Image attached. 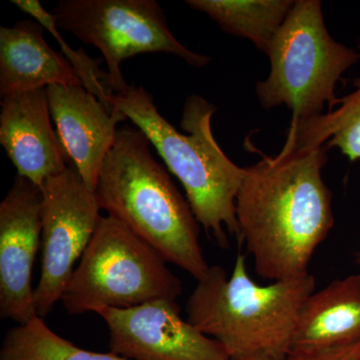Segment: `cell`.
Here are the masks:
<instances>
[{
	"instance_id": "obj_10",
	"label": "cell",
	"mask_w": 360,
	"mask_h": 360,
	"mask_svg": "<svg viewBox=\"0 0 360 360\" xmlns=\"http://www.w3.org/2000/svg\"><path fill=\"white\" fill-rule=\"evenodd\" d=\"M41 188L16 175L0 203V317L18 326L37 315L32 269L41 236Z\"/></svg>"
},
{
	"instance_id": "obj_18",
	"label": "cell",
	"mask_w": 360,
	"mask_h": 360,
	"mask_svg": "<svg viewBox=\"0 0 360 360\" xmlns=\"http://www.w3.org/2000/svg\"><path fill=\"white\" fill-rule=\"evenodd\" d=\"M13 4L18 6L23 13L32 16V20H37L44 26L45 30L51 33L60 45L63 56L70 61L73 70L77 72L82 86L90 94L96 96L106 108L110 110H115L111 103L113 94L104 84L105 71L99 68V65L103 63V60L89 58L82 49L78 51L71 49L61 37L53 14L45 11L39 0H13Z\"/></svg>"
},
{
	"instance_id": "obj_2",
	"label": "cell",
	"mask_w": 360,
	"mask_h": 360,
	"mask_svg": "<svg viewBox=\"0 0 360 360\" xmlns=\"http://www.w3.org/2000/svg\"><path fill=\"white\" fill-rule=\"evenodd\" d=\"M111 103L148 136L181 182L198 224L220 248L229 246V234L238 239L236 200L245 169L225 155L213 136L217 108L203 97L189 96L180 122L182 134L160 115L144 87L129 84L113 94Z\"/></svg>"
},
{
	"instance_id": "obj_13",
	"label": "cell",
	"mask_w": 360,
	"mask_h": 360,
	"mask_svg": "<svg viewBox=\"0 0 360 360\" xmlns=\"http://www.w3.org/2000/svg\"><path fill=\"white\" fill-rule=\"evenodd\" d=\"M44 27L34 20L0 27V96L46 89L53 84L82 85L63 52L44 39Z\"/></svg>"
},
{
	"instance_id": "obj_9",
	"label": "cell",
	"mask_w": 360,
	"mask_h": 360,
	"mask_svg": "<svg viewBox=\"0 0 360 360\" xmlns=\"http://www.w3.org/2000/svg\"><path fill=\"white\" fill-rule=\"evenodd\" d=\"M110 331V352L127 360H231L219 341L180 315L175 300H160L99 311Z\"/></svg>"
},
{
	"instance_id": "obj_19",
	"label": "cell",
	"mask_w": 360,
	"mask_h": 360,
	"mask_svg": "<svg viewBox=\"0 0 360 360\" xmlns=\"http://www.w3.org/2000/svg\"><path fill=\"white\" fill-rule=\"evenodd\" d=\"M284 360H360V342L321 349H292Z\"/></svg>"
},
{
	"instance_id": "obj_11",
	"label": "cell",
	"mask_w": 360,
	"mask_h": 360,
	"mask_svg": "<svg viewBox=\"0 0 360 360\" xmlns=\"http://www.w3.org/2000/svg\"><path fill=\"white\" fill-rule=\"evenodd\" d=\"M51 117L46 89L1 97L0 144L18 175L39 187L70 167V156L52 129Z\"/></svg>"
},
{
	"instance_id": "obj_20",
	"label": "cell",
	"mask_w": 360,
	"mask_h": 360,
	"mask_svg": "<svg viewBox=\"0 0 360 360\" xmlns=\"http://www.w3.org/2000/svg\"><path fill=\"white\" fill-rule=\"evenodd\" d=\"M231 360H284V359H278V357H276V356H274V355H269V354H253V355H248V356L241 357V359H231Z\"/></svg>"
},
{
	"instance_id": "obj_4",
	"label": "cell",
	"mask_w": 360,
	"mask_h": 360,
	"mask_svg": "<svg viewBox=\"0 0 360 360\" xmlns=\"http://www.w3.org/2000/svg\"><path fill=\"white\" fill-rule=\"evenodd\" d=\"M311 274L260 285L239 251L231 276L210 266L186 302V321L219 341L229 359L269 354L285 359L302 303L314 292Z\"/></svg>"
},
{
	"instance_id": "obj_3",
	"label": "cell",
	"mask_w": 360,
	"mask_h": 360,
	"mask_svg": "<svg viewBox=\"0 0 360 360\" xmlns=\"http://www.w3.org/2000/svg\"><path fill=\"white\" fill-rule=\"evenodd\" d=\"M139 129H118L99 174L96 193L101 210L196 281L207 274L200 224L167 168Z\"/></svg>"
},
{
	"instance_id": "obj_7",
	"label": "cell",
	"mask_w": 360,
	"mask_h": 360,
	"mask_svg": "<svg viewBox=\"0 0 360 360\" xmlns=\"http://www.w3.org/2000/svg\"><path fill=\"white\" fill-rule=\"evenodd\" d=\"M51 13L58 30L101 51L108 65L104 82L112 94L129 85L122 63L139 54H174L198 68L210 61L175 39L155 0H61Z\"/></svg>"
},
{
	"instance_id": "obj_15",
	"label": "cell",
	"mask_w": 360,
	"mask_h": 360,
	"mask_svg": "<svg viewBox=\"0 0 360 360\" xmlns=\"http://www.w3.org/2000/svg\"><path fill=\"white\" fill-rule=\"evenodd\" d=\"M191 8L205 13L222 30L250 39L267 53L272 40L283 25L292 0H188Z\"/></svg>"
},
{
	"instance_id": "obj_6",
	"label": "cell",
	"mask_w": 360,
	"mask_h": 360,
	"mask_svg": "<svg viewBox=\"0 0 360 360\" xmlns=\"http://www.w3.org/2000/svg\"><path fill=\"white\" fill-rule=\"evenodd\" d=\"M179 277L148 243L115 217H103L60 302L70 314L176 300Z\"/></svg>"
},
{
	"instance_id": "obj_1",
	"label": "cell",
	"mask_w": 360,
	"mask_h": 360,
	"mask_svg": "<svg viewBox=\"0 0 360 360\" xmlns=\"http://www.w3.org/2000/svg\"><path fill=\"white\" fill-rule=\"evenodd\" d=\"M326 150L288 135L278 155L245 168L236 200L238 241L262 278L309 274L314 251L335 225L333 193L321 175Z\"/></svg>"
},
{
	"instance_id": "obj_14",
	"label": "cell",
	"mask_w": 360,
	"mask_h": 360,
	"mask_svg": "<svg viewBox=\"0 0 360 360\" xmlns=\"http://www.w3.org/2000/svg\"><path fill=\"white\" fill-rule=\"evenodd\" d=\"M360 342V274L338 279L302 303L291 350Z\"/></svg>"
},
{
	"instance_id": "obj_8",
	"label": "cell",
	"mask_w": 360,
	"mask_h": 360,
	"mask_svg": "<svg viewBox=\"0 0 360 360\" xmlns=\"http://www.w3.org/2000/svg\"><path fill=\"white\" fill-rule=\"evenodd\" d=\"M40 188L42 260L34 302L37 315L44 319L60 302L103 217L96 191L75 165L49 177Z\"/></svg>"
},
{
	"instance_id": "obj_5",
	"label": "cell",
	"mask_w": 360,
	"mask_h": 360,
	"mask_svg": "<svg viewBox=\"0 0 360 360\" xmlns=\"http://www.w3.org/2000/svg\"><path fill=\"white\" fill-rule=\"evenodd\" d=\"M270 73L258 82L262 108L288 106L291 122L322 115L326 104L335 108L336 84L360 56L329 34L319 0H297L267 52Z\"/></svg>"
},
{
	"instance_id": "obj_16",
	"label": "cell",
	"mask_w": 360,
	"mask_h": 360,
	"mask_svg": "<svg viewBox=\"0 0 360 360\" xmlns=\"http://www.w3.org/2000/svg\"><path fill=\"white\" fill-rule=\"evenodd\" d=\"M355 90L338 98L335 108L304 122H291L288 135L302 144L338 148L350 161L360 160V77Z\"/></svg>"
},
{
	"instance_id": "obj_12",
	"label": "cell",
	"mask_w": 360,
	"mask_h": 360,
	"mask_svg": "<svg viewBox=\"0 0 360 360\" xmlns=\"http://www.w3.org/2000/svg\"><path fill=\"white\" fill-rule=\"evenodd\" d=\"M52 120L66 153L82 179L96 191L106 155L115 143L118 123L127 118L110 110L82 85L46 87Z\"/></svg>"
},
{
	"instance_id": "obj_17",
	"label": "cell",
	"mask_w": 360,
	"mask_h": 360,
	"mask_svg": "<svg viewBox=\"0 0 360 360\" xmlns=\"http://www.w3.org/2000/svg\"><path fill=\"white\" fill-rule=\"evenodd\" d=\"M0 360H127L77 347L52 331L44 319L35 317L7 331L0 348Z\"/></svg>"
}]
</instances>
